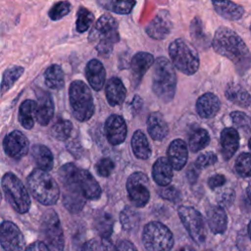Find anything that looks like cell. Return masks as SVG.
<instances>
[{"label":"cell","instance_id":"1","mask_svg":"<svg viewBox=\"0 0 251 251\" xmlns=\"http://www.w3.org/2000/svg\"><path fill=\"white\" fill-rule=\"evenodd\" d=\"M78 168L73 163H67L59 170V179L62 184V197L65 208L71 213L79 212L86 198L77 181Z\"/></svg>","mask_w":251,"mask_h":251},{"label":"cell","instance_id":"2","mask_svg":"<svg viewBox=\"0 0 251 251\" xmlns=\"http://www.w3.org/2000/svg\"><path fill=\"white\" fill-rule=\"evenodd\" d=\"M117 21L109 14L102 15L89 33V41L95 44L98 54L108 57L115 43L120 40Z\"/></svg>","mask_w":251,"mask_h":251},{"label":"cell","instance_id":"3","mask_svg":"<svg viewBox=\"0 0 251 251\" xmlns=\"http://www.w3.org/2000/svg\"><path fill=\"white\" fill-rule=\"evenodd\" d=\"M176 88V75L173 64L165 57L156 59L152 75V90L164 102L173 100Z\"/></svg>","mask_w":251,"mask_h":251},{"label":"cell","instance_id":"4","mask_svg":"<svg viewBox=\"0 0 251 251\" xmlns=\"http://www.w3.org/2000/svg\"><path fill=\"white\" fill-rule=\"evenodd\" d=\"M212 46L218 54L234 63L243 60L248 54V48L242 38L235 31L226 26L216 30Z\"/></svg>","mask_w":251,"mask_h":251},{"label":"cell","instance_id":"5","mask_svg":"<svg viewBox=\"0 0 251 251\" xmlns=\"http://www.w3.org/2000/svg\"><path fill=\"white\" fill-rule=\"evenodd\" d=\"M32 196L43 205H54L60 197V187L53 176L40 169H34L27 176Z\"/></svg>","mask_w":251,"mask_h":251},{"label":"cell","instance_id":"6","mask_svg":"<svg viewBox=\"0 0 251 251\" xmlns=\"http://www.w3.org/2000/svg\"><path fill=\"white\" fill-rule=\"evenodd\" d=\"M169 54L172 64L181 73L190 75L199 68V56L196 49L188 41L182 38L174 40L169 46Z\"/></svg>","mask_w":251,"mask_h":251},{"label":"cell","instance_id":"7","mask_svg":"<svg viewBox=\"0 0 251 251\" xmlns=\"http://www.w3.org/2000/svg\"><path fill=\"white\" fill-rule=\"evenodd\" d=\"M71 109L79 122L89 120L94 113V103L89 87L81 80H74L69 89Z\"/></svg>","mask_w":251,"mask_h":251},{"label":"cell","instance_id":"8","mask_svg":"<svg viewBox=\"0 0 251 251\" xmlns=\"http://www.w3.org/2000/svg\"><path fill=\"white\" fill-rule=\"evenodd\" d=\"M2 188L7 201L16 212L20 214L28 212L30 198L26 188L17 176L13 173H6L2 177Z\"/></svg>","mask_w":251,"mask_h":251},{"label":"cell","instance_id":"9","mask_svg":"<svg viewBox=\"0 0 251 251\" xmlns=\"http://www.w3.org/2000/svg\"><path fill=\"white\" fill-rule=\"evenodd\" d=\"M142 242L147 251H170L174 246V236L162 223L151 222L143 229Z\"/></svg>","mask_w":251,"mask_h":251},{"label":"cell","instance_id":"10","mask_svg":"<svg viewBox=\"0 0 251 251\" xmlns=\"http://www.w3.org/2000/svg\"><path fill=\"white\" fill-rule=\"evenodd\" d=\"M43 243L50 251H64L65 240L60 219L54 210L46 211L40 224Z\"/></svg>","mask_w":251,"mask_h":251},{"label":"cell","instance_id":"11","mask_svg":"<svg viewBox=\"0 0 251 251\" xmlns=\"http://www.w3.org/2000/svg\"><path fill=\"white\" fill-rule=\"evenodd\" d=\"M178 216L193 241L203 243L206 239V226L200 213L192 207L181 206L178 208Z\"/></svg>","mask_w":251,"mask_h":251},{"label":"cell","instance_id":"12","mask_svg":"<svg viewBox=\"0 0 251 251\" xmlns=\"http://www.w3.org/2000/svg\"><path fill=\"white\" fill-rule=\"evenodd\" d=\"M126 190L129 200L136 207H143L149 201L148 177L141 172L131 174L126 181Z\"/></svg>","mask_w":251,"mask_h":251},{"label":"cell","instance_id":"13","mask_svg":"<svg viewBox=\"0 0 251 251\" xmlns=\"http://www.w3.org/2000/svg\"><path fill=\"white\" fill-rule=\"evenodd\" d=\"M0 244L5 251H25V237L13 222L0 224Z\"/></svg>","mask_w":251,"mask_h":251},{"label":"cell","instance_id":"14","mask_svg":"<svg viewBox=\"0 0 251 251\" xmlns=\"http://www.w3.org/2000/svg\"><path fill=\"white\" fill-rule=\"evenodd\" d=\"M3 148L5 153L16 160L25 157L29 149V143L26 136L19 131L14 130L6 135L3 140Z\"/></svg>","mask_w":251,"mask_h":251},{"label":"cell","instance_id":"15","mask_svg":"<svg viewBox=\"0 0 251 251\" xmlns=\"http://www.w3.org/2000/svg\"><path fill=\"white\" fill-rule=\"evenodd\" d=\"M105 133L107 140L112 145L124 142L127 133L124 118L119 115H111L105 122Z\"/></svg>","mask_w":251,"mask_h":251},{"label":"cell","instance_id":"16","mask_svg":"<svg viewBox=\"0 0 251 251\" xmlns=\"http://www.w3.org/2000/svg\"><path fill=\"white\" fill-rule=\"evenodd\" d=\"M154 63V57L150 53L138 52L136 53L130 62V71H131V80L133 86L139 84L144 74L149 70V68Z\"/></svg>","mask_w":251,"mask_h":251},{"label":"cell","instance_id":"17","mask_svg":"<svg viewBox=\"0 0 251 251\" xmlns=\"http://www.w3.org/2000/svg\"><path fill=\"white\" fill-rule=\"evenodd\" d=\"M36 96L38 100L36 121L41 126H47L54 114V103L49 92L43 91L42 89L36 90Z\"/></svg>","mask_w":251,"mask_h":251},{"label":"cell","instance_id":"18","mask_svg":"<svg viewBox=\"0 0 251 251\" xmlns=\"http://www.w3.org/2000/svg\"><path fill=\"white\" fill-rule=\"evenodd\" d=\"M77 181L86 199L95 200L100 197L101 195L100 185L88 171L83 169H78Z\"/></svg>","mask_w":251,"mask_h":251},{"label":"cell","instance_id":"19","mask_svg":"<svg viewBox=\"0 0 251 251\" xmlns=\"http://www.w3.org/2000/svg\"><path fill=\"white\" fill-rule=\"evenodd\" d=\"M168 160L171 163L173 169L181 170L187 161V146L185 142L181 139H175L169 145L168 151Z\"/></svg>","mask_w":251,"mask_h":251},{"label":"cell","instance_id":"20","mask_svg":"<svg viewBox=\"0 0 251 251\" xmlns=\"http://www.w3.org/2000/svg\"><path fill=\"white\" fill-rule=\"evenodd\" d=\"M85 76L94 90H101L106 79V71L102 63L96 59L90 60L85 67Z\"/></svg>","mask_w":251,"mask_h":251},{"label":"cell","instance_id":"21","mask_svg":"<svg viewBox=\"0 0 251 251\" xmlns=\"http://www.w3.org/2000/svg\"><path fill=\"white\" fill-rule=\"evenodd\" d=\"M221 108V102L219 98L211 92L204 93L200 96L196 102V112L204 119L213 118L217 115Z\"/></svg>","mask_w":251,"mask_h":251},{"label":"cell","instance_id":"22","mask_svg":"<svg viewBox=\"0 0 251 251\" xmlns=\"http://www.w3.org/2000/svg\"><path fill=\"white\" fill-rule=\"evenodd\" d=\"M222 154L225 160H229L239 146V135L233 127H226L221 133Z\"/></svg>","mask_w":251,"mask_h":251},{"label":"cell","instance_id":"23","mask_svg":"<svg viewBox=\"0 0 251 251\" xmlns=\"http://www.w3.org/2000/svg\"><path fill=\"white\" fill-rule=\"evenodd\" d=\"M147 129L150 136L158 141L164 139L169 132L167 122L160 112H153L148 116Z\"/></svg>","mask_w":251,"mask_h":251},{"label":"cell","instance_id":"24","mask_svg":"<svg viewBox=\"0 0 251 251\" xmlns=\"http://www.w3.org/2000/svg\"><path fill=\"white\" fill-rule=\"evenodd\" d=\"M105 94L107 101L111 106H118L125 101L126 89L120 78L111 77L106 84Z\"/></svg>","mask_w":251,"mask_h":251},{"label":"cell","instance_id":"25","mask_svg":"<svg viewBox=\"0 0 251 251\" xmlns=\"http://www.w3.org/2000/svg\"><path fill=\"white\" fill-rule=\"evenodd\" d=\"M212 3L215 11L226 20L236 21L243 16V8L230 0H212Z\"/></svg>","mask_w":251,"mask_h":251},{"label":"cell","instance_id":"26","mask_svg":"<svg viewBox=\"0 0 251 251\" xmlns=\"http://www.w3.org/2000/svg\"><path fill=\"white\" fill-rule=\"evenodd\" d=\"M208 226L213 233H223L227 225V217L225 209L220 206H213L207 211Z\"/></svg>","mask_w":251,"mask_h":251},{"label":"cell","instance_id":"27","mask_svg":"<svg viewBox=\"0 0 251 251\" xmlns=\"http://www.w3.org/2000/svg\"><path fill=\"white\" fill-rule=\"evenodd\" d=\"M171 21L163 14H159L146 26V32L150 37L159 40L167 37L171 31Z\"/></svg>","mask_w":251,"mask_h":251},{"label":"cell","instance_id":"28","mask_svg":"<svg viewBox=\"0 0 251 251\" xmlns=\"http://www.w3.org/2000/svg\"><path fill=\"white\" fill-rule=\"evenodd\" d=\"M152 176L154 180L162 186L168 185L173 178V167L165 157L159 158L153 165Z\"/></svg>","mask_w":251,"mask_h":251},{"label":"cell","instance_id":"29","mask_svg":"<svg viewBox=\"0 0 251 251\" xmlns=\"http://www.w3.org/2000/svg\"><path fill=\"white\" fill-rule=\"evenodd\" d=\"M31 157L38 169L48 172L54 165V157L51 150L42 144H35L31 147Z\"/></svg>","mask_w":251,"mask_h":251},{"label":"cell","instance_id":"30","mask_svg":"<svg viewBox=\"0 0 251 251\" xmlns=\"http://www.w3.org/2000/svg\"><path fill=\"white\" fill-rule=\"evenodd\" d=\"M37 103L34 100H25L19 110V121L21 125L26 128L31 129L34 126V120L36 119Z\"/></svg>","mask_w":251,"mask_h":251},{"label":"cell","instance_id":"31","mask_svg":"<svg viewBox=\"0 0 251 251\" xmlns=\"http://www.w3.org/2000/svg\"><path fill=\"white\" fill-rule=\"evenodd\" d=\"M226 97L232 103L241 107H248L251 104V96L241 85L229 83L226 87Z\"/></svg>","mask_w":251,"mask_h":251},{"label":"cell","instance_id":"32","mask_svg":"<svg viewBox=\"0 0 251 251\" xmlns=\"http://www.w3.org/2000/svg\"><path fill=\"white\" fill-rule=\"evenodd\" d=\"M131 148L134 155L139 159H148L151 155V148L146 135L142 130L134 131L131 137Z\"/></svg>","mask_w":251,"mask_h":251},{"label":"cell","instance_id":"33","mask_svg":"<svg viewBox=\"0 0 251 251\" xmlns=\"http://www.w3.org/2000/svg\"><path fill=\"white\" fill-rule=\"evenodd\" d=\"M44 81L47 87L59 90L64 86V72L59 65H51L44 73Z\"/></svg>","mask_w":251,"mask_h":251},{"label":"cell","instance_id":"34","mask_svg":"<svg viewBox=\"0 0 251 251\" xmlns=\"http://www.w3.org/2000/svg\"><path fill=\"white\" fill-rule=\"evenodd\" d=\"M99 3L108 11L120 15H126L133 9L135 0H99Z\"/></svg>","mask_w":251,"mask_h":251},{"label":"cell","instance_id":"35","mask_svg":"<svg viewBox=\"0 0 251 251\" xmlns=\"http://www.w3.org/2000/svg\"><path fill=\"white\" fill-rule=\"evenodd\" d=\"M94 226L103 239L109 238L113 231V219L111 215L105 212L99 213L94 220Z\"/></svg>","mask_w":251,"mask_h":251},{"label":"cell","instance_id":"36","mask_svg":"<svg viewBox=\"0 0 251 251\" xmlns=\"http://www.w3.org/2000/svg\"><path fill=\"white\" fill-rule=\"evenodd\" d=\"M23 73H24V68L20 66L7 69L4 72L2 76V81L0 85L1 94L7 92L15 84V82L21 77Z\"/></svg>","mask_w":251,"mask_h":251},{"label":"cell","instance_id":"37","mask_svg":"<svg viewBox=\"0 0 251 251\" xmlns=\"http://www.w3.org/2000/svg\"><path fill=\"white\" fill-rule=\"evenodd\" d=\"M210 142V136L207 130L203 128H197L190 134L188 143L192 152H198L205 148Z\"/></svg>","mask_w":251,"mask_h":251},{"label":"cell","instance_id":"38","mask_svg":"<svg viewBox=\"0 0 251 251\" xmlns=\"http://www.w3.org/2000/svg\"><path fill=\"white\" fill-rule=\"evenodd\" d=\"M72 129H73V124L69 120L59 119L52 126L51 133L56 139L60 141H64L70 137L72 133Z\"/></svg>","mask_w":251,"mask_h":251},{"label":"cell","instance_id":"39","mask_svg":"<svg viewBox=\"0 0 251 251\" xmlns=\"http://www.w3.org/2000/svg\"><path fill=\"white\" fill-rule=\"evenodd\" d=\"M190 35H191L192 40L196 44H198L199 46L202 45L204 48L207 47V45L209 43V38L203 30V25H202L201 20L197 17L194 18L190 24Z\"/></svg>","mask_w":251,"mask_h":251},{"label":"cell","instance_id":"40","mask_svg":"<svg viewBox=\"0 0 251 251\" xmlns=\"http://www.w3.org/2000/svg\"><path fill=\"white\" fill-rule=\"evenodd\" d=\"M121 224L126 230H133L138 226L139 215L130 207H126L120 215Z\"/></svg>","mask_w":251,"mask_h":251},{"label":"cell","instance_id":"41","mask_svg":"<svg viewBox=\"0 0 251 251\" xmlns=\"http://www.w3.org/2000/svg\"><path fill=\"white\" fill-rule=\"evenodd\" d=\"M94 21V15L84 7H80L77 11V18H76V30L78 32L86 31Z\"/></svg>","mask_w":251,"mask_h":251},{"label":"cell","instance_id":"42","mask_svg":"<svg viewBox=\"0 0 251 251\" xmlns=\"http://www.w3.org/2000/svg\"><path fill=\"white\" fill-rule=\"evenodd\" d=\"M235 171L242 177L251 176V154L242 153L235 162Z\"/></svg>","mask_w":251,"mask_h":251},{"label":"cell","instance_id":"43","mask_svg":"<svg viewBox=\"0 0 251 251\" xmlns=\"http://www.w3.org/2000/svg\"><path fill=\"white\" fill-rule=\"evenodd\" d=\"M71 4L68 1H60L55 3L52 8L49 10V17L53 21H58L63 17L67 16L71 11Z\"/></svg>","mask_w":251,"mask_h":251},{"label":"cell","instance_id":"44","mask_svg":"<svg viewBox=\"0 0 251 251\" xmlns=\"http://www.w3.org/2000/svg\"><path fill=\"white\" fill-rule=\"evenodd\" d=\"M102 244L105 251H137L135 246L128 240H122L116 245H112L111 242L107 239H103Z\"/></svg>","mask_w":251,"mask_h":251},{"label":"cell","instance_id":"45","mask_svg":"<svg viewBox=\"0 0 251 251\" xmlns=\"http://www.w3.org/2000/svg\"><path fill=\"white\" fill-rule=\"evenodd\" d=\"M115 168L114 162L110 158H102L96 164V171L101 176H109Z\"/></svg>","mask_w":251,"mask_h":251},{"label":"cell","instance_id":"46","mask_svg":"<svg viewBox=\"0 0 251 251\" xmlns=\"http://www.w3.org/2000/svg\"><path fill=\"white\" fill-rule=\"evenodd\" d=\"M217 162V156L214 152H205L203 154H200V156L197 157L195 161V167L197 169H203L208 166H211Z\"/></svg>","mask_w":251,"mask_h":251},{"label":"cell","instance_id":"47","mask_svg":"<svg viewBox=\"0 0 251 251\" xmlns=\"http://www.w3.org/2000/svg\"><path fill=\"white\" fill-rule=\"evenodd\" d=\"M218 202L220 203V206H229L233 203L235 198L234 190L231 188H226L224 190H221L218 193Z\"/></svg>","mask_w":251,"mask_h":251},{"label":"cell","instance_id":"48","mask_svg":"<svg viewBox=\"0 0 251 251\" xmlns=\"http://www.w3.org/2000/svg\"><path fill=\"white\" fill-rule=\"evenodd\" d=\"M230 118L233 121V124L238 127H246L250 125V118L243 112L234 111L230 114Z\"/></svg>","mask_w":251,"mask_h":251},{"label":"cell","instance_id":"49","mask_svg":"<svg viewBox=\"0 0 251 251\" xmlns=\"http://www.w3.org/2000/svg\"><path fill=\"white\" fill-rule=\"evenodd\" d=\"M161 195L164 199L172 201V202H178L180 200L179 191L175 186H168L162 190Z\"/></svg>","mask_w":251,"mask_h":251},{"label":"cell","instance_id":"50","mask_svg":"<svg viewBox=\"0 0 251 251\" xmlns=\"http://www.w3.org/2000/svg\"><path fill=\"white\" fill-rule=\"evenodd\" d=\"M81 251H105V249L101 242L96 239H90L84 243Z\"/></svg>","mask_w":251,"mask_h":251},{"label":"cell","instance_id":"51","mask_svg":"<svg viewBox=\"0 0 251 251\" xmlns=\"http://www.w3.org/2000/svg\"><path fill=\"white\" fill-rule=\"evenodd\" d=\"M225 181H226V178L223 175H215L208 179V185L214 189L222 186L225 183Z\"/></svg>","mask_w":251,"mask_h":251},{"label":"cell","instance_id":"52","mask_svg":"<svg viewBox=\"0 0 251 251\" xmlns=\"http://www.w3.org/2000/svg\"><path fill=\"white\" fill-rule=\"evenodd\" d=\"M25 251H50V250L42 241H35L31 243L29 246H27Z\"/></svg>","mask_w":251,"mask_h":251},{"label":"cell","instance_id":"53","mask_svg":"<svg viewBox=\"0 0 251 251\" xmlns=\"http://www.w3.org/2000/svg\"><path fill=\"white\" fill-rule=\"evenodd\" d=\"M198 169L194 166H191L187 171V177L190 182H194L198 177Z\"/></svg>","mask_w":251,"mask_h":251},{"label":"cell","instance_id":"54","mask_svg":"<svg viewBox=\"0 0 251 251\" xmlns=\"http://www.w3.org/2000/svg\"><path fill=\"white\" fill-rule=\"evenodd\" d=\"M141 106H142V100L140 99V97L137 96V95L134 96V99H133V101L131 103V110H132V112L134 114L138 113L140 108H141Z\"/></svg>","mask_w":251,"mask_h":251},{"label":"cell","instance_id":"55","mask_svg":"<svg viewBox=\"0 0 251 251\" xmlns=\"http://www.w3.org/2000/svg\"><path fill=\"white\" fill-rule=\"evenodd\" d=\"M176 251H195V250L190 246H182L179 249H177Z\"/></svg>","mask_w":251,"mask_h":251},{"label":"cell","instance_id":"56","mask_svg":"<svg viewBox=\"0 0 251 251\" xmlns=\"http://www.w3.org/2000/svg\"><path fill=\"white\" fill-rule=\"evenodd\" d=\"M246 192H247V196L249 198V200L251 201V181L248 183V186H247V189H246Z\"/></svg>","mask_w":251,"mask_h":251},{"label":"cell","instance_id":"57","mask_svg":"<svg viewBox=\"0 0 251 251\" xmlns=\"http://www.w3.org/2000/svg\"><path fill=\"white\" fill-rule=\"evenodd\" d=\"M248 233H249V236L251 239V222L249 223V226H248Z\"/></svg>","mask_w":251,"mask_h":251},{"label":"cell","instance_id":"58","mask_svg":"<svg viewBox=\"0 0 251 251\" xmlns=\"http://www.w3.org/2000/svg\"><path fill=\"white\" fill-rule=\"evenodd\" d=\"M249 148L251 149V138L249 139Z\"/></svg>","mask_w":251,"mask_h":251},{"label":"cell","instance_id":"59","mask_svg":"<svg viewBox=\"0 0 251 251\" xmlns=\"http://www.w3.org/2000/svg\"><path fill=\"white\" fill-rule=\"evenodd\" d=\"M1 201H2V194H1V191H0V204H1Z\"/></svg>","mask_w":251,"mask_h":251},{"label":"cell","instance_id":"60","mask_svg":"<svg viewBox=\"0 0 251 251\" xmlns=\"http://www.w3.org/2000/svg\"><path fill=\"white\" fill-rule=\"evenodd\" d=\"M206 251H212V250H206Z\"/></svg>","mask_w":251,"mask_h":251},{"label":"cell","instance_id":"61","mask_svg":"<svg viewBox=\"0 0 251 251\" xmlns=\"http://www.w3.org/2000/svg\"><path fill=\"white\" fill-rule=\"evenodd\" d=\"M250 29H251V25H250Z\"/></svg>","mask_w":251,"mask_h":251}]
</instances>
